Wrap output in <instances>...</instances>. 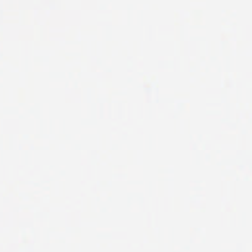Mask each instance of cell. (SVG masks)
I'll return each mask as SVG.
<instances>
[]
</instances>
